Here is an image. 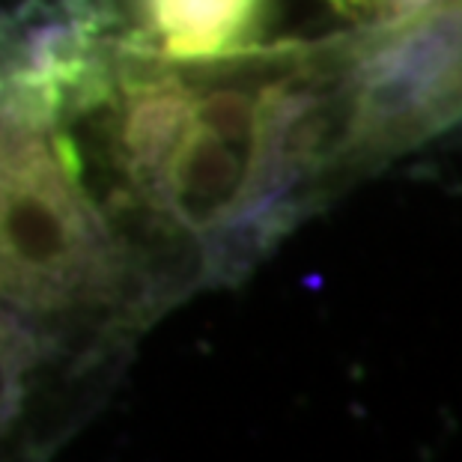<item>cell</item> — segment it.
<instances>
[{"label": "cell", "instance_id": "cell-1", "mask_svg": "<svg viewBox=\"0 0 462 462\" xmlns=\"http://www.w3.org/2000/svg\"><path fill=\"white\" fill-rule=\"evenodd\" d=\"M123 272L81 162L0 99V296L27 313L90 308L116 296Z\"/></svg>", "mask_w": 462, "mask_h": 462}, {"label": "cell", "instance_id": "cell-2", "mask_svg": "<svg viewBox=\"0 0 462 462\" xmlns=\"http://www.w3.org/2000/svg\"><path fill=\"white\" fill-rule=\"evenodd\" d=\"M274 0H150L152 48L164 63L224 66L263 51Z\"/></svg>", "mask_w": 462, "mask_h": 462}, {"label": "cell", "instance_id": "cell-3", "mask_svg": "<svg viewBox=\"0 0 462 462\" xmlns=\"http://www.w3.org/2000/svg\"><path fill=\"white\" fill-rule=\"evenodd\" d=\"M36 361L31 322L0 308V436L18 418L27 394V373Z\"/></svg>", "mask_w": 462, "mask_h": 462}, {"label": "cell", "instance_id": "cell-4", "mask_svg": "<svg viewBox=\"0 0 462 462\" xmlns=\"http://www.w3.org/2000/svg\"><path fill=\"white\" fill-rule=\"evenodd\" d=\"M340 15L364 27H402L418 22L448 0H328Z\"/></svg>", "mask_w": 462, "mask_h": 462}, {"label": "cell", "instance_id": "cell-5", "mask_svg": "<svg viewBox=\"0 0 462 462\" xmlns=\"http://www.w3.org/2000/svg\"><path fill=\"white\" fill-rule=\"evenodd\" d=\"M454 9H457V18H459V31H462V0H454Z\"/></svg>", "mask_w": 462, "mask_h": 462}]
</instances>
